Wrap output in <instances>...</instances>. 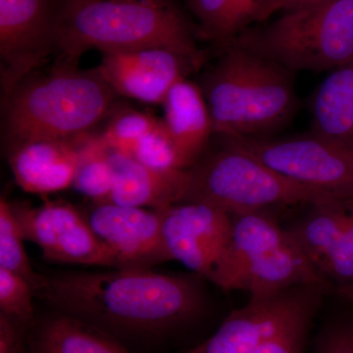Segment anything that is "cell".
Instances as JSON below:
<instances>
[{
  "mask_svg": "<svg viewBox=\"0 0 353 353\" xmlns=\"http://www.w3.org/2000/svg\"><path fill=\"white\" fill-rule=\"evenodd\" d=\"M234 43L299 71H332L353 58V0H328L284 11Z\"/></svg>",
  "mask_w": 353,
  "mask_h": 353,
  "instance_id": "6",
  "label": "cell"
},
{
  "mask_svg": "<svg viewBox=\"0 0 353 353\" xmlns=\"http://www.w3.org/2000/svg\"><path fill=\"white\" fill-rule=\"evenodd\" d=\"M279 174L332 199L353 201V148L310 132L290 138L218 137Z\"/></svg>",
  "mask_w": 353,
  "mask_h": 353,
  "instance_id": "8",
  "label": "cell"
},
{
  "mask_svg": "<svg viewBox=\"0 0 353 353\" xmlns=\"http://www.w3.org/2000/svg\"><path fill=\"white\" fill-rule=\"evenodd\" d=\"M117 95L97 69L57 64L48 75L26 79L6 97L7 148L87 134L112 110Z\"/></svg>",
  "mask_w": 353,
  "mask_h": 353,
  "instance_id": "4",
  "label": "cell"
},
{
  "mask_svg": "<svg viewBox=\"0 0 353 353\" xmlns=\"http://www.w3.org/2000/svg\"><path fill=\"white\" fill-rule=\"evenodd\" d=\"M352 211L353 201L325 199L309 205L308 212L289 228L319 274L323 263L347 226Z\"/></svg>",
  "mask_w": 353,
  "mask_h": 353,
  "instance_id": "20",
  "label": "cell"
},
{
  "mask_svg": "<svg viewBox=\"0 0 353 353\" xmlns=\"http://www.w3.org/2000/svg\"><path fill=\"white\" fill-rule=\"evenodd\" d=\"M219 143L217 150L202 155L188 169L185 201L205 202L233 216L273 208L309 206L332 199L292 182L226 141L219 139Z\"/></svg>",
  "mask_w": 353,
  "mask_h": 353,
  "instance_id": "7",
  "label": "cell"
},
{
  "mask_svg": "<svg viewBox=\"0 0 353 353\" xmlns=\"http://www.w3.org/2000/svg\"><path fill=\"white\" fill-rule=\"evenodd\" d=\"M199 23V32L221 48L260 23L270 0H185Z\"/></svg>",
  "mask_w": 353,
  "mask_h": 353,
  "instance_id": "21",
  "label": "cell"
},
{
  "mask_svg": "<svg viewBox=\"0 0 353 353\" xmlns=\"http://www.w3.org/2000/svg\"><path fill=\"white\" fill-rule=\"evenodd\" d=\"M311 132L353 148V58L332 71L310 102Z\"/></svg>",
  "mask_w": 353,
  "mask_h": 353,
  "instance_id": "19",
  "label": "cell"
},
{
  "mask_svg": "<svg viewBox=\"0 0 353 353\" xmlns=\"http://www.w3.org/2000/svg\"><path fill=\"white\" fill-rule=\"evenodd\" d=\"M29 328L0 312V353H27Z\"/></svg>",
  "mask_w": 353,
  "mask_h": 353,
  "instance_id": "30",
  "label": "cell"
},
{
  "mask_svg": "<svg viewBox=\"0 0 353 353\" xmlns=\"http://www.w3.org/2000/svg\"><path fill=\"white\" fill-rule=\"evenodd\" d=\"M328 1V0H270L267 6L265 7L263 13H262L260 23H263L269 19L273 14L279 11L292 10V9L299 8L310 4L320 3V2Z\"/></svg>",
  "mask_w": 353,
  "mask_h": 353,
  "instance_id": "31",
  "label": "cell"
},
{
  "mask_svg": "<svg viewBox=\"0 0 353 353\" xmlns=\"http://www.w3.org/2000/svg\"><path fill=\"white\" fill-rule=\"evenodd\" d=\"M320 274L336 287L353 283V211L347 226L320 268Z\"/></svg>",
  "mask_w": 353,
  "mask_h": 353,
  "instance_id": "28",
  "label": "cell"
},
{
  "mask_svg": "<svg viewBox=\"0 0 353 353\" xmlns=\"http://www.w3.org/2000/svg\"><path fill=\"white\" fill-rule=\"evenodd\" d=\"M55 0H0L1 85L7 95L57 50Z\"/></svg>",
  "mask_w": 353,
  "mask_h": 353,
  "instance_id": "10",
  "label": "cell"
},
{
  "mask_svg": "<svg viewBox=\"0 0 353 353\" xmlns=\"http://www.w3.org/2000/svg\"><path fill=\"white\" fill-rule=\"evenodd\" d=\"M24 236L11 209L3 196L0 201V267L24 278L36 296L44 276L37 273L26 253Z\"/></svg>",
  "mask_w": 353,
  "mask_h": 353,
  "instance_id": "24",
  "label": "cell"
},
{
  "mask_svg": "<svg viewBox=\"0 0 353 353\" xmlns=\"http://www.w3.org/2000/svg\"><path fill=\"white\" fill-rule=\"evenodd\" d=\"M79 137L38 139L8 150L11 171L21 189L32 194H50L73 187L79 162Z\"/></svg>",
  "mask_w": 353,
  "mask_h": 353,
  "instance_id": "15",
  "label": "cell"
},
{
  "mask_svg": "<svg viewBox=\"0 0 353 353\" xmlns=\"http://www.w3.org/2000/svg\"><path fill=\"white\" fill-rule=\"evenodd\" d=\"M201 279L145 268L67 272L44 276L36 296L106 333L157 334L201 314Z\"/></svg>",
  "mask_w": 353,
  "mask_h": 353,
  "instance_id": "1",
  "label": "cell"
},
{
  "mask_svg": "<svg viewBox=\"0 0 353 353\" xmlns=\"http://www.w3.org/2000/svg\"><path fill=\"white\" fill-rule=\"evenodd\" d=\"M79 162L73 187L97 203L108 201L114 175L110 162L111 150L101 134H81Z\"/></svg>",
  "mask_w": 353,
  "mask_h": 353,
  "instance_id": "22",
  "label": "cell"
},
{
  "mask_svg": "<svg viewBox=\"0 0 353 353\" xmlns=\"http://www.w3.org/2000/svg\"><path fill=\"white\" fill-rule=\"evenodd\" d=\"M87 219L115 254L119 268L148 269L171 260L165 245L161 210L99 202Z\"/></svg>",
  "mask_w": 353,
  "mask_h": 353,
  "instance_id": "12",
  "label": "cell"
},
{
  "mask_svg": "<svg viewBox=\"0 0 353 353\" xmlns=\"http://www.w3.org/2000/svg\"><path fill=\"white\" fill-rule=\"evenodd\" d=\"M31 285L13 272L0 267V312L30 328L34 319Z\"/></svg>",
  "mask_w": 353,
  "mask_h": 353,
  "instance_id": "26",
  "label": "cell"
},
{
  "mask_svg": "<svg viewBox=\"0 0 353 353\" xmlns=\"http://www.w3.org/2000/svg\"><path fill=\"white\" fill-rule=\"evenodd\" d=\"M328 289H308L296 308L269 334L253 353H305L308 336L323 296Z\"/></svg>",
  "mask_w": 353,
  "mask_h": 353,
  "instance_id": "23",
  "label": "cell"
},
{
  "mask_svg": "<svg viewBox=\"0 0 353 353\" xmlns=\"http://www.w3.org/2000/svg\"><path fill=\"white\" fill-rule=\"evenodd\" d=\"M161 211L171 260L210 282L231 241L232 215L201 201L179 202Z\"/></svg>",
  "mask_w": 353,
  "mask_h": 353,
  "instance_id": "11",
  "label": "cell"
},
{
  "mask_svg": "<svg viewBox=\"0 0 353 353\" xmlns=\"http://www.w3.org/2000/svg\"><path fill=\"white\" fill-rule=\"evenodd\" d=\"M110 162L114 182L108 202L161 210L185 201L189 170H158L113 150Z\"/></svg>",
  "mask_w": 353,
  "mask_h": 353,
  "instance_id": "16",
  "label": "cell"
},
{
  "mask_svg": "<svg viewBox=\"0 0 353 353\" xmlns=\"http://www.w3.org/2000/svg\"><path fill=\"white\" fill-rule=\"evenodd\" d=\"M27 353H132L110 334L57 312L36 320L28 331Z\"/></svg>",
  "mask_w": 353,
  "mask_h": 353,
  "instance_id": "18",
  "label": "cell"
},
{
  "mask_svg": "<svg viewBox=\"0 0 353 353\" xmlns=\"http://www.w3.org/2000/svg\"><path fill=\"white\" fill-rule=\"evenodd\" d=\"M163 122L185 170L201 159L214 126L201 85L187 79L176 83L165 97Z\"/></svg>",
  "mask_w": 353,
  "mask_h": 353,
  "instance_id": "17",
  "label": "cell"
},
{
  "mask_svg": "<svg viewBox=\"0 0 353 353\" xmlns=\"http://www.w3.org/2000/svg\"><path fill=\"white\" fill-rule=\"evenodd\" d=\"M231 241L210 282L250 296H273L299 288L330 289L289 228L266 211L233 215Z\"/></svg>",
  "mask_w": 353,
  "mask_h": 353,
  "instance_id": "5",
  "label": "cell"
},
{
  "mask_svg": "<svg viewBox=\"0 0 353 353\" xmlns=\"http://www.w3.org/2000/svg\"><path fill=\"white\" fill-rule=\"evenodd\" d=\"M97 67L117 94L162 104L172 88L199 69L192 60L165 48L104 51Z\"/></svg>",
  "mask_w": 353,
  "mask_h": 353,
  "instance_id": "13",
  "label": "cell"
},
{
  "mask_svg": "<svg viewBox=\"0 0 353 353\" xmlns=\"http://www.w3.org/2000/svg\"><path fill=\"white\" fill-rule=\"evenodd\" d=\"M158 121L146 113L123 111L111 119L102 139L113 152L132 157L141 139L157 126Z\"/></svg>",
  "mask_w": 353,
  "mask_h": 353,
  "instance_id": "25",
  "label": "cell"
},
{
  "mask_svg": "<svg viewBox=\"0 0 353 353\" xmlns=\"http://www.w3.org/2000/svg\"><path fill=\"white\" fill-rule=\"evenodd\" d=\"M10 206L25 241L38 245L46 259L119 268L112 250L97 236L87 218L71 204L50 201L34 208L10 202Z\"/></svg>",
  "mask_w": 353,
  "mask_h": 353,
  "instance_id": "9",
  "label": "cell"
},
{
  "mask_svg": "<svg viewBox=\"0 0 353 353\" xmlns=\"http://www.w3.org/2000/svg\"><path fill=\"white\" fill-rule=\"evenodd\" d=\"M314 353H353V318L323 329L316 340Z\"/></svg>",
  "mask_w": 353,
  "mask_h": 353,
  "instance_id": "29",
  "label": "cell"
},
{
  "mask_svg": "<svg viewBox=\"0 0 353 353\" xmlns=\"http://www.w3.org/2000/svg\"><path fill=\"white\" fill-rule=\"evenodd\" d=\"M310 288L273 296H250L248 303L228 316L212 336L185 353H253L296 308Z\"/></svg>",
  "mask_w": 353,
  "mask_h": 353,
  "instance_id": "14",
  "label": "cell"
},
{
  "mask_svg": "<svg viewBox=\"0 0 353 353\" xmlns=\"http://www.w3.org/2000/svg\"><path fill=\"white\" fill-rule=\"evenodd\" d=\"M139 163L158 170H185L163 120L141 139L132 157Z\"/></svg>",
  "mask_w": 353,
  "mask_h": 353,
  "instance_id": "27",
  "label": "cell"
},
{
  "mask_svg": "<svg viewBox=\"0 0 353 353\" xmlns=\"http://www.w3.org/2000/svg\"><path fill=\"white\" fill-rule=\"evenodd\" d=\"M165 48L197 67V48L189 20L173 0H63L58 19L60 63L77 66L85 51Z\"/></svg>",
  "mask_w": 353,
  "mask_h": 353,
  "instance_id": "2",
  "label": "cell"
},
{
  "mask_svg": "<svg viewBox=\"0 0 353 353\" xmlns=\"http://www.w3.org/2000/svg\"><path fill=\"white\" fill-rule=\"evenodd\" d=\"M222 50L201 85L214 136L271 138L299 109L294 73L236 43Z\"/></svg>",
  "mask_w": 353,
  "mask_h": 353,
  "instance_id": "3",
  "label": "cell"
},
{
  "mask_svg": "<svg viewBox=\"0 0 353 353\" xmlns=\"http://www.w3.org/2000/svg\"><path fill=\"white\" fill-rule=\"evenodd\" d=\"M336 290L341 299L353 305V283L352 284L341 285L336 287Z\"/></svg>",
  "mask_w": 353,
  "mask_h": 353,
  "instance_id": "32",
  "label": "cell"
}]
</instances>
